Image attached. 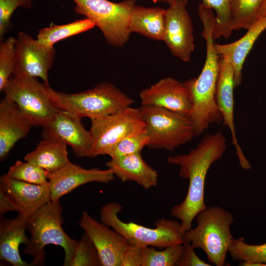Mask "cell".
<instances>
[{"label": "cell", "mask_w": 266, "mask_h": 266, "mask_svg": "<svg viewBox=\"0 0 266 266\" xmlns=\"http://www.w3.org/2000/svg\"><path fill=\"white\" fill-rule=\"evenodd\" d=\"M226 148L225 136L218 132L206 134L189 153L170 156L167 159L169 164L179 166L181 178L189 180L184 200L174 205L170 212L172 216L180 220L184 233L192 228L198 214L207 208L204 200L206 175L211 165L223 156Z\"/></svg>", "instance_id": "cell-1"}, {"label": "cell", "mask_w": 266, "mask_h": 266, "mask_svg": "<svg viewBox=\"0 0 266 266\" xmlns=\"http://www.w3.org/2000/svg\"><path fill=\"white\" fill-rule=\"evenodd\" d=\"M198 12L203 25L201 35L206 42V58L199 76L184 82L191 96L192 107L188 117L193 125L196 136L210 125L223 122L216 101L220 56L214 47L215 15L212 9L202 3L199 5Z\"/></svg>", "instance_id": "cell-2"}, {"label": "cell", "mask_w": 266, "mask_h": 266, "mask_svg": "<svg viewBox=\"0 0 266 266\" xmlns=\"http://www.w3.org/2000/svg\"><path fill=\"white\" fill-rule=\"evenodd\" d=\"M63 207L59 201L50 200L28 219L27 229L31 234L23 251L33 259V266L41 265L45 260L44 247L50 244L62 247L65 251L64 265L69 266L78 241L69 237L62 227Z\"/></svg>", "instance_id": "cell-3"}, {"label": "cell", "mask_w": 266, "mask_h": 266, "mask_svg": "<svg viewBox=\"0 0 266 266\" xmlns=\"http://www.w3.org/2000/svg\"><path fill=\"white\" fill-rule=\"evenodd\" d=\"M196 218L197 226L184 233L183 242L202 249L211 264L224 266L233 238L230 231L234 220L232 214L221 207L211 206Z\"/></svg>", "instance_id": "cell-4"}, {"label": "cell", "mask_w": 266, "mask_h": 266, "mask_svg": "<svg viewBox=\"0 0 266 266\" xmlns=\"http://www.w3.org/2000/svg\"><path fill=\"white\" fill-rule=\"evenodd\" d=\"M48 92L55 105L81 118L91 120L117 112L131 105L133 100L116 86L102 82L84 91L67 94L54 90Z\"/></svg>", "instance_id": "cell-5"}, {"label": "cell", "mask_w": 266, "mask_h": 266, "mask_svg": "<svg viewBox=\"0 0 266 266\" xmlns=\"http://www.w3.org/2000/svg\"><path fill=\"white\" fill-rule=\"evenodd\" d=\"M122 209L119 203H107L100 209V220L122 235L129 244L162 249L169 245L183 243L184 233L180 222L162 218L155 222L154 228H150L133 221H122L118 217Z\"/></svg>", "instance_id": "cell-6"}, {"label": "cell", "mask_w": 266, "mask_h": 266, "mask_svg": "<svg viewBox=\"0 0 266 266\" xmlns=\"http://www.w3.org/2000/svg\"><path fill=\"white\" fill-rule=\"evenodd\" d=\"M75 12L90 19L101 31L111 45L122 47L131 33L129 23L135 0L114 2L108 0H72Z\"/></svg>", "instance_id": "cell-7"}, {"label": "cell", "mask_w": 266, "mask_h": 266, "mask_svg": "<svg viewBox=\"0 0 266 266\" xmlns=\"http://www.w3.org/2000/svg\"><path fill=\"white\" fill-rule=\"evenodd\" d=\"M139 108L151 148L173 151L196 136L187 116L154 106L141 105Z\"/></svg>", "instance_id": "cell-8"}, {"label": "cell", "mask_w": 266, "mask_h": 266, "mask_svg": "<svg viewBox=\"0 0 266 266\" xmlns=\"http://www.w3.org/2000/svg\"><path fill=\"white\" fill-rule=\"evenodd\" d=\"M49 83L37 78L12 76L3 92L33 126H46L59 110L51 99Z\"/></svg>", "instance_id": "cell-9"}, {"label": "cell", "mask_w": 266, "mask_h": 266, "mask_svg": "<svg viewBox=\"0 0 266 266\" xmlns=\"http://www.w3.org/2000/svg\"><path fill=\"white\" fill-rule=\"evenodd\" d=\"M91 121L92 158L108 155L121 140L145 130L139 108L131 106Z\"/></svg>", "instance_id": "cell-10"}, {"label": "cell", "mask_w": 266, "mask_h": 266, "mask_svg": "<svg viewBox=\"0 0 266 266\" xmlns=\"http://www.w3.org/2000/svg\"><path fill=\"white\" fill-rule=\"evenodd\" d=\"M55 56L54 47L47 46L21 32L16 38L12 76L39 77L48 83V72L53 66Z\"/></svg>", "instance_id": "cell-11"}, {"label": "cell", "mask_w": 266, "mask_h": 266, "mask_svg": "<svg viewBox=\"0 0 266 266\" xmlns=\"http://www.w3.org/2000/svg\"><path fill=\"white\" fill-rule=\"evenodd\" d=\"M189 0H169L166 9L163 40L172 54L189 62L195 48L193 27L187 6Z\"/></svg>", "instance_id": "cell-12"}, {"label": "cell", "mask_w": 266, "mask_h": 266, "mask_svg": "<svg viewBox=\"0 0 266 266\" xmlns=\"http://www.w3.org/2000/svg\"><path fill=\"white\" fill-rule=\"evenodd\" d=\"M41 136L69 145L77 157H91L90 131L85 129L81 118L66 111L59 109L51 121L42 127Z\"/></svg>", "instance_id": "cell-13"}, {"label": "cell", "mask_w": 266, "mask_h": 266, "mask_svg": "<svg viewBox=\"0 0 266 266\" xmlns=\"http://www.w3.org/2000/svg\"><path fill=\"white\" fill-rule=\"evenodd\" d=\"M79 225L94 244L102 266H121L122 255L129 242L114 230L84 211Z\"/></svg>", "instance_id": "cell-14"}, {"label": "cell", "mask_w": 266, "mask_h": 266, "mask_svg": "<svg viewBox=\"0 0 266 266\" xmlns=\"http://www.w3.org/2000/svg\"><path fill=\"white\" fill-rule=\"evenodd\" d=\"M141 105L164 108L188 116L192 107L190 91L184 82L167 77L162 78L139 94Z\"/></svg>", "instance_id": "cell-15"}, {"label": "cell", "mask_w": 266, "mask_h": 266, "mask_svg": "<svg viewBox=\"0 0 266 266\" xmlns=\"http://www.w3.org/2000/svg\"><path fill=\"white\" fill-rule=\"evenodd\" d=\"M48 178L50 200L57 201L81 185L94 182L107 183L115 179V175L109 168L86 169L70 162L63 168L48 173Z\"/></svg>", "instance_id": "cell-16"}, {"label": "cell", "mask_w": 266, "mask_h": 266, "mask_svg": "<svg viewBox=\"0 0 266 266\" xmlns=\"http://www.w3.org/2000/svg\"><path fill=\"white\" fill-rule=\"evenodd\" d=\"M234 69L232 63L228 58L220 57L216 91L217 105L223 117L224 125L231 132L232 143L234 146L240 165L243 168L248 169L251 166L238 143L234 123Z\"/></svg>", "instance_id": "cell-17"}, {"label": "cell", "mask_w": 266, "mask_h": 266, "mask_svg": "<svg viewBox=\"0 0 266 266\" xmlns=\"http://www.w3.org/2000/svg\"><path fill=\"white\" fill-rule=\"evenodd\" d=\"M2 192L18 214L29 218L49 201V185H38L13 179L5 174L0 178Z\"/></svg>", "instance_id": "cell-18"}, {"label": "cell", "mask_w": 266, "mask_h": 266, "mask_svg": "<svg viewBox=\"0 0 266 266\" xmlns=\"http://www.w3.org/2000/svg\"><path fill=\"white\" fill-rule=\"evenodd\" d=\"M33 126L15 102L4 96L0 102V160L4 161L15 143L27 136Z\"/></svg>", "instance_id": "cell-19"}, {"label": "cell", "mask_w": 266, "mask_h": 266, "mask_svg": "<svg viewBox=\"0 0 266 266\" xmlns=\"http://www.w3.org/2000/svg\"><path fill=\"white\" fill-rule=\"evenodd\" d=\"M106 166L123 182L133 181L145 189L158 184L157 171L144 161L141 153L111 158Z\"/></svg>", "instance_id": "cell-20"}, {"label": "cell", "mask_w": 266, "mask_h": 266, "mask_svg": "<svg viewBox=\"0 0 266 266\" xmlns=\"http://www.w3.org/2000/svg\"><path fill=\"white\" fill-rule=\"evenodd\" d=\"M28 218L18 214L14 219H2L0 224V259L13 266H33L24 261L19 246L28 243L26 235Z\"/></svg>", "instance_id": "cell-21"}, {"label": "cell", "mask_w": 266, "mask_h": 266, "mask_svg": "<svg viewBox=\"0 0 266 266\" xmlns=\"http://www.w3.org/2000/svg\"><path fill=\"white\" fill-rule=\"evenodd\" d=\"M266 29V16H265L258 19L238 40L228 44L215 43V49L218 55L228 58L232 64L235 87L241 83L242 69L245 59L259 36Z\"/></svg>", "instance_id": "cell-22"}, {"label": "cell", "mask_w": 266, "mask_h": 266, "mask_svg": "<svg viewBox=\"0 0 266 266\" xmlns=\"http://www.w3.org/2000/svg\"><path fill=\"white\" fill-rule=\"evenodd\" d=\"M166 9L160 7H146L136 4L129 23L131 33H139L155 40H163Z\"/></svg>", "instance_id": "cell-23"}, {"label": "cell", "mask_w": 266, "mask_h": 266, "mask_svg": "<svg viewBox=\"0 0 266 266\" xmlns=\"http://www.w3.org/2000/svg\"><path fill=\"white\" fill-rule=\"evenodd\" d=\"M66 145L54 139L43 138L33 151L24 157L47 172L57 171L69 163Z\"/></svg>", "instance_id": "cell-24"}, {"label": "cell", "mask_w": 266, "mask_h": 266, "mask_svg": "<svg viewBox=\"0 0 266 266\" xmlns=\"http://www.w3.org/2000/svg\"><path fill=\"white\" fill-rule=\"evenodd\" d=\"M95 24L86 18L63 25H52L41 29L37 35L40 42L49 47L60 41L88 31L95 27Z\"/></svg>", "instance_id": "cell-25"}, {"label": "cell", "mask_w": 266, "mask_h": 266, "mask_svg": "<svg viewBox=\"0 0 266 266\" xmlns=\"http://www.w3.org/2000/svg\"><path fill=\"white\" fill-rule=\"evenodd\" d=\"M265 0H232V28L247 30L258 19Z\"/></svg>", "instance_id": "cell-26"}, {"label": "cell", "mask_w": 266, "mask_h": 266, "mask_svg": "<svg viewBox=\"0 0 266 266\" xmlns=\"http://www.w3.org/2000/svg\"><path fill=\"white\" fill-rule=\"evenodd\" d=\"M183 248V243L169 245L161 250L152 246L141 247V266H176Z\"/></svg>", "instance_id": "cell-27"}, {"label": "cell", "mask_w": 266, "mask_h": 266, "mask_svg": "<svg viewBox=\"0 0 266 266\" xmlns=\"http://www.w3.org/2000/svg\"><path fill=\"white\" fill-rule=\"evenodd\" d=\"M201 3L214 11L215 15L213 30L214 39L220 37L229 38L233 31L232 0H201Z\"/></svg>", "instance_id": "cell-28"}, {"label": "cell", "mask_w": 266, "mask_h": 266, "mask_svg": "<svg viewBox=\"0 0 266 266\" xmlns=\"http://www.w3.org/2000/svg\"><path fill=\"white\" fill-rule=\"evenodd\" d=\"M228 253L234 261L245 263H261L266 266V243L250 244L244 237L233 238Z\"/></svg>", "instance_id": "cell-29"}, {"label": "cell", "mask_w": 266, "mask_h": 266, "mask_svg": "<svg viewBox=\"0 0 266 266\" xmlns=\"http://www.w3.org/2000/svg\"><path fill=\"white\" fill-rule=\"evenodd\" d=\"M5 174L10 178L26 182L42 185H49L48 172L28 161H16L9 167Z\"/></svg>", "instance_id": "cell-30"}, {"label": "cell", "mask_w": 266, "mask_h": 266, "mask_svg": "<svg viewBox=\"0 0 266 266\" xmlns=\"http://www.w3.org/2000/svg\"><path fill=\"white\" fill-rule=\"evenodd\" d=\"M16 38L9 36L0 41V91L3 92L13 76L15 54Z\"/></svg>", "instance_id": "cell-31"}, {"label": "cell", "mask_w": 266, "mask_h": 266, "mask_svg": "<svg viewBox=\"0 0 266 266\" xmlns=\"http://www.w3.org/2000/svg\"><path fill=\"white\" fill-rule=\"evenodd\" d=\"M102 266L97 250L90 237L84 233L78 241L74 256L69 266Z\"/></svg>", "instance_id": "cell-32"}, {"label": "cell", "mask_w": 266, "mask_h": 266, "mask_svg": "<svg viewBox=\"0 0 266 266\" xmlns=\"http://www.w3.org/2000/svg\"><path fill=\"white\" fill-rule=\"evenodd\" d=\"M149 137L146 130L130 135L119 142L109 152L108 155L115 158L141 153L143 148L148 146Z\"/></svg>", "instance_id": "cell-33"}, {"label": "cell", "mask_w": 266, "mask_h": 266, "mask_svg": "<svg viewBox=\"0 0 266 266\" xmlns=\"http://www.w3.org/2000/svg\"><path fill=\"white\" fill-rule=\"evenodd\" d=\"M33 0H0V39H3L5 34L11 27V18L15 10L19 7L29 9Z\"/></svg>", "instance_id": "cell-34"}, {"label": "cell", "mask_w": 266, "mask_h": 266, "mask_svg": "<svg viewBox=\"0 0 266 266\" xmlns=\"http://www.w3.org/2000/svg\"><path fill=\"white\" fill-rule=\"evenodd\" d=\"M183 251L177 266H210L211 265L200 259L195 252V247L189 242L183 243Z\"/></svg>", "instance_id": "cell-35"}, {"label": "cell", "mask_w": 266, "mask_h": 266, "mask_svg": "<svg viewBox=\"0 0 266 266\" xmlns=\"http://www.w3.org/2000/svg\"><path fill=\"white\" fill-rule=\"evenodd\" d=\"M141 248L130 244L122 255L121 266H141Z\"/></svg>", "instance_id": "cell-36"}, {"label": "cell", "mask_w": 266, "mask_h": 266, "mask_svg": "<svg viewBox=\"0 0 266 266\" xmlns=\"http://www.w3.org/2000/svg\"><path fill=\"white\" fill-rule=\"evenodd\" d=\"M10 211H14V208L4 194L0 191V217L5 213Z\"/></svg>", "instance_id": "cell-37"}, {"label": "cell", "mask_w": 266, "mask_h": 266, "mask_svg": "<svg viewBox=\"0 0 266 266\" xmlns=\"http://www.w3.org/2000/svg\"><path fill=\"white\" fill-rule=\"evenodd\" d=\"M266 16V0L264 2L258 15V19L261 17Z\"/></svg>", "instance_id": "cell-38"}, {"label": "cell", "mask_w": 266, "mask_h": 266, "mask_svg": "<svg viewBox=\"0 0 266 266\" xmlns=\"http://www.w3.org/2000/svg\"><path fill=\"white\" fill-rule=\"evenodd\" d=\"M154 3H156L159 2H166L168 3L169 0H152Z\"/></svg>", "instance_id": "cell-39"}]
</instances>
